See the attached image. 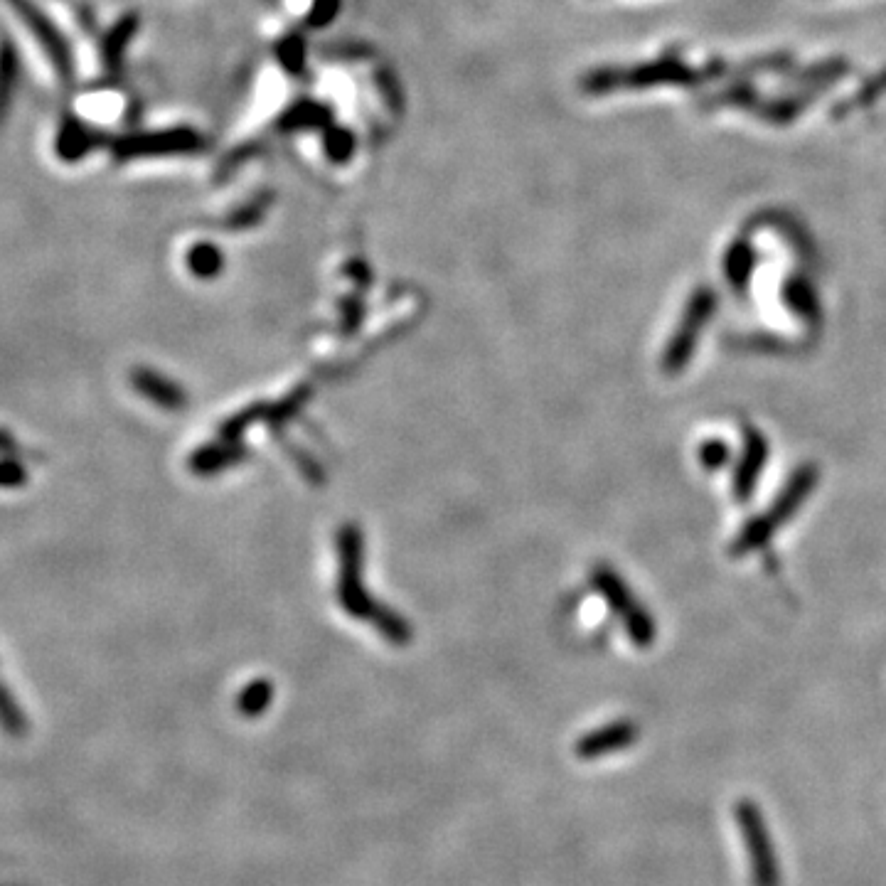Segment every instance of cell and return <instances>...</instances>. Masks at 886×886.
<instances>
[{
    "mask_svg": "<svg viewBox=\"0 0 886 886\" xmlns=\"http://www.w3.org/2000/svg\"><path fill=\"white\" fill-rule=\"evenodd\" d=\"M638 739V727L631 722H618L611 727H603L601 731L584 736V739L576 744V754L581 759H601V756L616 754V751L626 749V746L635 744Z\"/></svg>",
    "mask_w": 886,
    "mask_h": 886,
    "instance_id": "5b68a950",
    "label": "cell"
},
{
    "mask_svg": "<svg viewBox=\"0 0 886 886\" xmlns=\"http://www.w3.org/2000/svg\"><path fill=\"white\" fill-rule=\"evenodd\" d=\"M8 5L18 13V18L25 23V28L32 32L37 45L45 50L47 60H50L52 67L57 69V74H60L64 82H69V79L74 77V55L67 37H64V32L57 28V25L50 20V15H47L45 10L37 8L32 0H8Z\"/></svg>",
    "mask_w": 886,
    "mask_h": 886,
    "instance_id": "3957f363",
    "label": "cell"
},
{
    "mask_svg": "<svg viewBox=\"0 0 886 886\" xmlns=\"http://www.w3.org/2000/svg\"><path fill=\"white\" fill-rule=\"evenodd\" d=\"M320 116H325L320 106H298V109L293 111V114L288 116V119H291L293 126L301 128V126H313V124L318 126V124H323V121H320Z\"/></svg>",
    "mask_w": 886,
    "mask_h": 886,
    "instance_id": "8fae6325",
    "label": "cell"
},
{
    "mask_svg": "<svg viewBox=\"0 0 886 886\" xmlns=\"http://www.w3.org/2000/svg\"><path fill=\"white\" fill-rule=\"evenodd\" d=\"M18 52H15L13 42L8 37L0 40V111L10 104L15 92V84H18Z\"/></svg>",
    "mask_w": 886,
    "mask_h": 886,
    "instance_id": "ba28073f",
    "label": "cell"
},
{
    "mask_svg": "<svg viewBox=\"0 0 886 886\" xmlns=\"http://www.w3.org/2000/svg\"><path fill=\"white\" fill-rule=\"evenodd\" d=\"M338 13V0H316L311 10V23L313 25H325L328 20L335 18Z\"/></svg>",
    "mask_w": 886,
    "mask_h": 886,
    "instance_id": "7c38bea8",
    "label": "cell"
},
{
    "mask_svg": "<svg viewBox=\"0 0 886 886\" xmlns=\"http://www.w3.org/2000/svg\"><path fill=\"white\" fill-rule=\"evenodd\" d=\"M136 30H138V20L133 18V15H128V18H124L119 25H114V28L109 30V35H106L104 42H101V57H104L106 69L119 67L121 60H124L128 42L133 40Z\"/></svg>",
    "mask_w": 886,
    "mask_h": 886,
    "instance_id": "52a82bcc",
    "label": "cell"
},
{
    "mask_svg": "<svg viewBox=\"0 0 886 886\" xmlns=\"http://www.w3.org/2000/svg\"><path fill=\"white\" fill-rule=\"evenodd\" d=\"M0 724L10 731V734H23L25 731V719L23 712L18 709L15 699L10 697V692L5 690V685H0Z\"/></svg>",
    "mask_w": 886,
    "mask_h": 886,
    "instance_id": "30bf717a",
    "label": "cell"
},
{
    "mask_svg": "<svg viewBox=\"0 0 886 886\" xmlns=\"http://www.w3.org/2000/svg\"><path fill=\"white\" fill-rule=\"evenodd\" d=\"M200 146V136L190 128H168V131L138 133V136L119 138L114 143V156L119 160L173 156V153H190Z\"/></svg>",
    "mask_w": 886,
    "mask_h": 886,
    "instance_id": "277c9868",
    "label": "cell"
},
{
    "mask_svg": "<svg viewBox=\"0 0 886 886\" xmlns=\"http://www.w3.org/2000/svg\"><path fill=\"white\" fill-rule=\"evenodd\" d=\"M101 143V136L92 131L87 124H82L79 119H64V124L57 131L55 141V153L60 156L64 163H74V160H82L89 151H94Z\"/></svg>",
    "mask_w": 886,
    "mask_h": 886,
    "instance_id": "8992f818",
    "label": "cell"
},
{
    "mask_svg": "<svg viewBox=\"0 0 886 886\" xmlns=\"http://www.w3.org/2000/svg\"><path fill=\"white\" fill-rule=\"evenodd\" d=\"M648 3H650V0H648Z\"/></svg>",
    "mask_w": 886,
    "mask_h": 886,
    "instance_id": "2e32d148",
    "label": "cell"
},
{
    "mask_svg": "<svg viewBox=\"0 0 886 886\" xmlns=\"http://www.w3.org/2000/svg\"><path fill=\"white\" fill-rule=\"evenodd\" d=\"M815 5H855V3H867V0H808Z\"/></svg>",
    "mask_w": 886,
    "mask_h": 886,
    "instance_id": "9a60e30c",
    "label": "cell"
},
{
    "mask_svg": "<svg viewBox=\"0 0 886 886\" xmlns=\"http://www.w3.org/2000/svg\"><path fill=\"white\" fill-rule=\"evenodd\" d=\"M20 451V443L8 429H0V456H15Z\"/></svg>",
    "mask_w": 886,
    "mask_h": 886,
    "instance_id": "5bb4252c",
    "label": "cell"
},
{
    "mask_svg": "<svg viewBox=\"0 0 886 886\" xmlns=\"http://www.w3.org/2000/svg\"><path fill=\"white\" fill-rule=\"evenodd\" d=\"M350 151H352V138L348 136V133L338 131L335 133V138H328V153L333 158H338V160L348 158Z\"/></svg>",
    "mask_w": 886,
    "mask_h": 886,
    "instance_id": "4fadbf2b",
    "label": "cell"
},
{
    "mask_svg": "<svg viewBox=\"0 0 886 886\" xmlns=\"http://www.w3.org/2000/svg\"><path fill=\"white\" fill-rule=\"evenodd\" d=\"M30 475L25 463L15 456H0V490H15L28 485Z\"/></svg>",
    "mask_w": 886,
    "mask_h": 886,
    "instance_id": "9c48e42d",
    "label": "cell"
},
{
    "mask_svg": "<svg viewBox=\"0 0 886 886\" xmlns=\"http://www.w3.org/2000/svg\"><path fill=\"white\" fill-rule=\"evenodd\" d=\"M734 820L749 857V874L754 886H781V862H778L776 842L768 830L766 818L756 800L739 798L734 805Z\"/></svg>",
    "mask_w": 886,
    "mask_h": 886,
    "instance_id": "7a4b0ae2",
    "label": "cell"
},
{
    "mask_svg": "<svg viewBox=\"0 0 886 886\" xmlns=\"http://www.w3.org/2000/svg\"><path fill=\"white\" fill-rule=\"evenodd\" d=\"M589 99L663 106L749 138L827 136L886 114V57L803 42L727 45L670 35L579 79Z\"/></svg>",
    "mask_w": 886,
    "mask_h": 886,
    "instance_id": "6da1fadb",
    "label": "cell"
}]
</instances>
